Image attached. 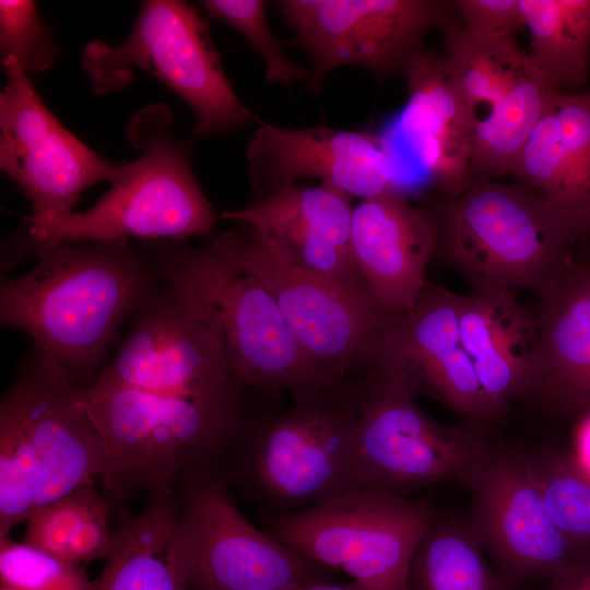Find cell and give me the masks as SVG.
I'll return each instance as SVG.
<instances>
[{"instance_id": "4316f807", "label": "cell", "mask_w": 590, "mask_h": 590, "mask_svg": "<svg viewBox=\"0 0 590 590\" xmlns=\"http://www.w3.org/2000/svg\"><path fill=\"white\" fill-rule=\"evenodd\" d=\"M487 559L464 519L438 517L413 554L406 590H528Z\"/></svg>"}, {"instance_id": "44dd1931", "label": "cell", "mask_w": 590, "mask_h": 590, "mask_svg": "<svg viewBox=\"0 0 590 590\" xmlns=\"http://www.w3.org/2000/svg\"><path fill=\"white\" fill-rule=\"evenodd\" d=\"M432 213L399 190L359 200L351 224L355 267L378 304L391 314L411 310L425 287L426 270L438 253Z\"/></svg>"}, {"instance_id": "f1b7e54d", "label": "cell", "mask_w": 590, "mask_h": 590, "mask_svg": "<svg viewBox=\"0 0 590 590\" xmlns=\"http://www.w3.org/2000/svg\"><path fill=\"white\" fill-rule=\"evenodd\" d=\"M42 464L14 409L0 403V540L26 520L43 486Z\"/></svg>"}, {"instance_id": "8d00e7d4", "label": "cell", "mask_w": 590, "mask_h": 590, "mask_svg": "<svg viewBox=\"0 0 590 590\" xmlns=\"http://www.w3.org/2000/svg\"><path fill=\"white\" fill-rule=\"evenodd\" d=\"M548 590H590V556L550 579Z\"/></svg>"}, {"instance_id": "ffe728a7", "label": "cell", "mask_w": 590, "mask_h": 590, "mask_svg": "<svg viewBox=\"0 0 590 590\" xmlns=\"http://www.w3.org/2000/svg\"><path fill=\"white\" fill-rule=\"evenodd\" d=\"M352 199L323 182L297 184L221 217L248 227L288 264L338 282L366 283L351 251Z\"/></svg>"}, {"instance_id": "836d02e7", "label": "cell", "mask_w": 590, "mask_h": 590, "mask_svg": "<svg viewBox=\"0 0 590 590\" xmlns=\"http://www.w3.org/2000/svg\"><path fill=\"white\" fill-rule=\"evenodd\" d=\"M0 48L3 59L16 61L25 72L49 69L58 55L54 32L28 0L0 1Z\"/></svg>"}, {"instance_id": "e575fe53", "label": "cell", "mask_w": 590, "mask_h": 590, "mask_svg": "<svg viewBox=\"0 0 590 590\" xmlns=\"http://www.w3.org/2000/svg\"><path fill=\"white\" fill-rule=\"evenodd\" d=\"M462 27L477 37L514 38L524 27L519 0H458L451 2Z\"/></svg>"}, {"instance_id": "4fadbf2b", "label": "cell", "mask_w": 590, "mask_h": 590, "mask_svg": "<svg viewBox=\"0 0 590 590\" xmlns=\"http://www.w3.org/2000/svg\"><path fill=\"white\" fill-rule=\"evenodd\" d=\"M7 83L0 94V166L32 203L27 240H40L74 211L81 194L126 173L80 141L46 107L26 72L3 59Z\"/></svg>"}, {"instance_id": "7c38bea8", "label": "cell", "mask_w": 590, "mask_h": 590, "mask_svg": "<svg viewBox=\"0 0 590 590\" xmlns=\"http://www.w3.org/2000/svg\"><path fill=\"white\" fill-rule=\"evenodd\" d=\"M445 59L471 129L470 187L511 173L554 91L514 38H484L447 21Z\"/></svg>"}, {"instance_id": "f35d334b", "label": "cell", "mask_w": 590, "mask_h": 590, "mask_svg": "<svg viewBox=\"0 0 590 590\" xmlns=\"http://www.w3.org/2000/svg\"><path fill=\"white\" fill-rule=\"evenodd\" d=\"M300 590H364L353 581L347 585H335L331 583L330 581L327 582H318L310 586H307L305 588H300Z\"/></svg>"}, {"instance_id": "7402d4cb", "label": "cell", "mask_w": 590, "mask_h": 590, "mask_svg": "<svg viewBox=\"0 0 590 590\" xmlns=\"http://www.w3.org/2000/svg\"><path fill=\"white\" fill-rule=\"evenodd\" d=\"M409 99L389 144H402L445 198L470 187L472 137L445 57L422 52L406 69Z\"/></svg>"}, {"instance_id": "ac0fdd59", "label": "cell", "mask_w": 590, "mask_h": 590, "mask_svg": "<svg viewBox=\"0 0 590 590\" xmlns=\"http://www.w3.org/2000/svg\"><path fill=\"white\" fill-rule=\"evenodd\" d=\"M247 162L257 200L312 178L359 200L397 190L386 139L366 131L287 129L260 121Z\"/></svg>"}, {"instance_id": "30bf717a", "label": "cell", "mask_w": 590, "mask_h": 590, "mask_svg": "<svg viewBox=\"0 0 590 590\" xmlns=\"http://www.w3.org/2000/svg\"><path fill=\"white\" fill-rule=\"evenodd\" d=\"M222 474L196 473L178 486L177 554L189 590L299 589L332 569L255 528Z\"/></svg>"}, {"instance_id": "603a6c76", "label": "cell", "mask_w": 590, "mask_h": 590, "mask_svg": "<svg viewBox=\"0 0 590 590\" xmlns=\"http://www.w3.org/2000/svg\"><path fill=\"white\" fill-rule=\"evenodd\" d=\"M539 365L531 397L559 416L590 413V263L575 258L538 293Z\"/></svg>"}, {"instance_id": "5b68a950", "label": "cell", "mask_w": 590, "mask_h": 590, "mask_svg": "<svg viewBox=\"0 0 590 590\" xmlns=\"http://www.w3.org/2000/svg\"><path fill=\"white\" fill-rule=\"evenodd\" d=\"M438 253L473 288L541 292L581 240L536 190L485 181L429 211Z\"/></svg>"}, {"instance_id": "5bb4252c", "label": "cell", "mask_w": 590, "mask_h": 590, "mask_svg": "<svg viewBox=\"0 0 590 590\" xmlns=\"http://www.w3.org/2000/svg\"><path fill=\"white\" fill-rule=\"evenodd\" d=\"M296 36L291 43L312 61L308 88L320 91L335 68L359 66L384 78L404 74L423 52L427 31L449 21L447 4L430 0H282Z\"/></svg>"}, {"instance_id": "cb8c5ba5", "label": "cell", "mask_w": 590, "mask_h": 590, "mask_svg": "<svg viewBox=\"0 0 590 590\" xmlns=\"http://www.w3.org/2000/svg\"><path fill=\"white\" fill-rule=\"evenodd\" d=\"M511 174L590 239V91L550 94Z\"/></svg>"}, {"instance_id": "e0dca14e", "label": "cell", "mask_w": 590, "mask_h": 590, "mask_svg": "<svg viewBox=\"0 0 590 590\" xmlns=\"http://www.w3.org/2000/svg\"><path fill=\"white\" fill-rule=\"evenodd\" d=\"M458 305L459 295L427 282L415 306L389 323L373 364L415 398H429L485 430L496 418L463 347Z\"/></svg>"}, {"instance_id": "d4e9b609", "label": "cell", "mask_w": 590, "mask_h": 590, "mask_svg": "<svg viewBox=\"0 0 590 590\" xmlns=\"http://www.w3.org/2000/svg\"><path fill=\"white\" fill-rule=\"evenodd\" d=\"M458 318L463 347L497 420L514 399L533 392L539 365L534 311L512 291L473 288L459 295Z\"/></svg>"}, {"instance_id": "ab89813d", "label": "cell", "mask_w": 590, "mask_h": 590, "mask_svg": "<svg viewBox=\"0 0 590 590\" xmlns=\"http://www.w3.org/2000/svg\"><path fill=\"white\" fill-rule=\"evenodd\" d=\"M0 590H15V589L1 585Z\"/></svg>"}, {"instance_id": "2e32d148", "label": "cell", "mask_w": 590, "mask_h": 590, "mask_svg": "<svg viewBox=\"0 0 590 590\" xmlns=\"http://www.w3.org/2000/svg\"><path fill=\"white\" fill-rule=\"evenodd\" d=\"M166 285L164 292L154 287L135 309L93 385L181 397L248 396L252 390L232 374L214 337Z\"/></svg>"}, {"instance_id": "74e56055", "label": "cell", "mask_w": 590, "mask_h": 590, "mask_svg": "<svg viewBox=\"0 0 590 590\" xmlns=\"http://www.w3.org/2000/svg\"><path fill=\"white\" fill-rule=\"evenodd\" d=\"M576 463L590 477V413L582 417L576 434Z\"/></svg>"}, {"instance_id": "4dcf8cb0", "label": "cell", "mask_w": 590, "mask_h": 590, "mask_svg": "<svg viewBox=\"0 0 590 590\" xmlns=\"http://www.w3.org/2000/svg\"><path fill=\"white\" fill-rule=\"evenodd\" d=\"M206 15L221 19L238 31L264 62L266 81L288 85L293 81L308 82L309 72L291 61L273 36L261 0H205Z\"/></svg>"}, {"instance_id": "9a60e30c", "label": "cell", "mask_w": 590, "mask_h": 590, "mask_svg": "<svg viewBox=\"0 0 590 590\" xmlns=\"http://www.w3.org/2000/svg\"><path fill=\"white\" fill-rule=\"evenodd\" d=\"M470 504L463 518L495 568L529 586L589 557L558 529L545 506L529 457L493 446L464 485Z\"/></svg>"}, {"instance_id": "d590c367", "label": "cell", "mask_w": 590, "mask_h": 590, "mask_svg": "<svg viewBox=\"0 0 590 590\" xmlns=\"http://www.w3.org/2000/svg\"><path fill=\"white\" fill-rule=\"evenodd\" d=\"M109 511L108 502L83 522L70 540L63 560L79 565L96 558H108L114 545V535L108 529Z\"/></svg>"}, {"instance_id": "277c9868", "label": "cell", "mask_w": 590, "mask_h": 590, "mask_svg": "<svg viewBox=\"0 0 590 590\" xmlns=\"http://www.w3.org/2000/svg\"><path fill=\"white\" fill-rule=\"evenodd\" d=\"M155 271L216 340L235 378L255 391L287 392L330 380L305 358L276 302L236 252L228 231L200 247L170 241Z\"/></svg>"}, {"instance_id": "60d3db41", "label": "cell", "mask_w": 590, "mask_h": 590, "mask_svg": "<svg viewBox=\"0 0 590 590\" xmlns=\"http://www.w3.org/2000/svg\"><path fill=\"white\" fill-rule=\"evenodd\" d=\"M276 590H300V588L299 589H276Z\"/></svg>"}, {"instance_id": "8992f818", "label": "cell", "mask_w": 590, "mask_h": 590, "mask_svg": "<svg viewBox=\"0 0 590 590\" xmlns=\"http://www.w3.org/2000/svg\"><path fill=\"white\" fill-rule=\"evenodd\" d=\"M172 113L162 104L139 110L127 137L140 152L126 173L85 212H73L40 240L59 243L127 240L129 237L186 241L211 236L216 214L198 184L190 144L172 131Z\"/></svg>"}, {"instance_id": "d6986e66", "label": "cell", "mask_w": 590, "mask_h": 590, "mask_svg": "<svg viewBox=\"0 0 590 590\" xmlns=\"http://www.w3.org/2000/svg\"><path fill=\"white\" fill-rule=\"evenodd\" d=\"M81 390L35 355L2 397L19 415L43 468L37 506L96 480L105 486L108 480L104 440L83 406Z\"/></svg>"}, {"instance_id": "ba28073f", "label": "cell", "mask_w": 590, "mask_h": 590, "mask_svg": "<svg viewBox=\"0 0 590 590\" xmlns=\"http://www.w3.org/2000/svg\"><path fill=\"white\" fill-rule=\"evenodd\" d=\"M349 381L357 406L359 488L410 497L441 482L465 485L487 457L485 430L434 420L376 364Z\"/></svg>"}, {"instance_id": "8fae6325", "label": "cell", "mask_w": 590, "mask_h": 590, "mask_svg": "<svg viewBox=\"0 0 590 590\" xmlns=\"http://www.w3.org/2000/svg\"><path fill=\"white\" fill-rule=\"evenodd\" d=\"M228 235L240 259L270 291L314 368L330 380H350L374 363L397 315L378 304L366 283L338 282L288 264L246 226Z\"/></svg>"}, {"instance_id": "6da1fadb", "label": "cell", "mask_w": 590, "mask_h": 590, "mask_svg": "<svg viewBox=\"0 0 590 590\" xmlns=\"http://www.w3.org/2000/svg\"><path fill=\"white\" fill-rule=\"evenodd\" d=\"M19 245L36 263L1 279V327L26 333L37 357L92 386L118 330L155 287L154 263L127 240Z\"/></svg>"}, {"instance_id": "52a82bcc", "label": "cell", "mask_w": 590, "mask_h": 590, "mask_svg": "<svg viewBox=\"0 0 590 590\" xmlns=\"http://www.w3.org/2000/svg\"><path fill=\"white\" fill-rule=\"evenodd\" d=\"M82 63L95 94L123 88L132 68L150 72L192 109L196 137L224 134L259 121L227 80L205 21L186 1H143L129 36L118 45L91 42Z\"/></svg>"}, {"instance_id": "1f68e13d", "label": "cell", "mask_w": 590, "mask_h": 590, "mask_svg": "<svg viewBox=\"0 0 590 590\" xmlns=\"http://www.w3.org/2000/svg\"><path fill=\"white\" fill-rule=\"evenodd\" d=\"M0 580L15 590H95L79 565L9 538L0 540Z\"/></svg>"}, {"instance_id": "484cf974", "label": "cell", "mask_w": 590, "mask_h": 590, "mask_svg": "<svg viewBox=\"0 0 590 590\" xmlns=\"http://www.w3.org/2000/svg\"><path fill=\"white\" fill-rule=\"evenodd\" d=\"M178 493L149 496L113 531V551L95 590H189L177 554Z\"/></svg>"}, {"instance_id": "f546056e", "label": "cell", "mask_w": 590, "mask_h": 590, "mask_svg": "<svg viewBox=\"0 0 590 590\" xmlns=\"http://www.w3.org/2000/svg\"><path fill=\"white\" fill-rule=\"evenodd\" d=\"M528 457L550 516L566 539L590 556V477L575 460Z\"/></svg>"}, {"instance_id": "d6a6232c", "label": "cell", "mask_w": 590, "mask_h": 590, "mask_svg": "<svg viewBox=\"0 0 590 590\" xmlns=\"http://www.w3.org/2000/svg\"><path fill=\"white\" fill-rule=\"evenodd\" d=\"M107 503L95 485H83L37 506L26 519L22 542L62 559L70 540L83 522Z\"/></svg>"}, {"instance_id": "9c48e42d", "label": "cell", "mask_w": 590, "mask_h": 590, "mask_svg": "<svg viewBox=\"0 0 590 590\" xmlns=\"http://www.w3.org/2000/svg\"><path fill=\"white\" fill-rule=\"evenodd\" d=\"M437 517L423 499L359 488L295 512L263 514V531L364 590H406L415 548Z\"/></svg>"}, {"instance_id": "83f0119b", "label": "cell", "mask_w": 590, "mask_h": 590, "mask_svg": "<svg viewBox=\"0 0 590 590\" xmlns=\"http://www.w3.org/2000/svg\"><path fill=\"white\" fill-rule=\"evenodd\" d=\"M530 36L527 52L554 90L586 84L590 62V0H519Z\"/></svg>"}, {"instance_id": "7a4b0ae2", "label": "cell", "mask_w": 590, "mask_h": 590, "mask_svg": "<svg viewBox=\"0 0 590 590\" xmlns=\"http://www.w3.org/2000/svg\"><path fill=\"white\" fill-rule=\"evenodd\" d=\"M256 392L224 477L263 514L295 512L359 489L357 406L349 380Z\"/></svg>"}, {"instance_id": "3957f363", "label": "cell", "mask_w": 590, "mask_h": 590, "mask_svg": "<svg viewBox=\"0 0 590 590\" xmlns=\"http://www.w3.org/2000/svg\"><path fill=\"white\" fill-rule=\"evenodd\" d=\"M253 398H199L92 385L81 401L109 461L105 488L125 500L170 494L196 473L224 476Z\"/></svg>"}]
</instances>
